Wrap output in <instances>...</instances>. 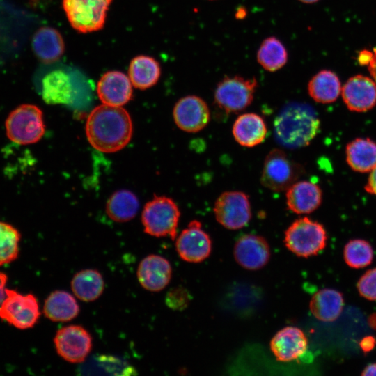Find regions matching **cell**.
I'll use <instances>...</instances> for the list:
<instances>
[{
    "label": "cell",
    "mask_w": 376,
    "mask_h": 376,
    "mask_svg": "<svg viewBox=\"0 0 376 376\" xmlns=\"http://www.w3.org/2000/svg\"><path fill=\"white\" fill-rule=\"evenodd\" d=\"M368 323L370 327L376 329V313L371 314L368 318Z\"/></svg>",
    "instance_id": "b9f144b4"
},
{
    "label": "cell",
    "mask_w": 376,
    "mask_h": 376,
    "mask_svg": "<svg viewBox=\"0 0 376 376\" xmlns=\"http://www.w3.org/2000/svg\"><path fill=\"white\" fill-rule=\"evenodd\" d=\"M286 203L289 210L298 214H308L321 204L322 193L314 182H295L286 190Z\"/></svg>",
    "instance_id": "d6986e66"
},
{
    "label": "cell",
    "mask_w": 376,
    "mask_h": 376,
    "mask_svg": "<svg viewBox=\"0 0 376 376\" xmlns=\"http://www.w3.org/2000/svg\"><path fill=\"white\" fill-rule=\"evenodd\" d=\"M161 68L159 63L148 56H138L130 64L128 77L135 88L144 90L159 80Z\"/></svg>",
    "instance_id": "4316f807"
},
{
    "label": "cell",
    "mask_w": 376,
    "mask_h": 376,
    "mask_svg": "<svg viewBox=\"0 0 376 376\" xmlns=\"http://www.w3.org/2000/svg\"><path fill=\"white\" fill-rule=\"evenodd\" d=\"M288 58L285 47L274 36L265 38L260 44L256 54L258 63L269 72H276L281 69L286 64Z\"/></svg>",
    "instance_id": "f546056e"
},
{
    "label": "cell",
    "mask_w": 376,
    "mask_h": 376,
    "mask_svg": "<svg viewBox=\"0 0 376 376\" xmlns=\"http://www.w3.org/2000/svg\"><path fill=\"white\" fill-rule=\"evenodd\" d=\"M346 161L357 172H370L376 166V143L368 138H357L345 150Z\"/></svg>",
    "instance_id": "d4e9b609"
},
{
    "label": "cell",
    "mask_w": 376,
    "mask_h": 376,
    "mask_svg": "<svg viewBox=\"0 0 376 376\" xmlns=\"http://www.w3.org/2000/svg\"><path fill=\"white\" fill-rule=\"evenodd\" d=\"M173 116L180 130L191 133L205 128L210 119L207 104L196 95H187L180 99L173 108Z\"/></svg>",
    "instance_id": "4fadbf2b"
},
{
    "label": "cell",
    "mask_w": 376,
    "mask_h": 376,
    "mask_svg": "<svg viewBox=\"0 0 376 376\" xmlns=\"http://www.w3.org/2000/svg\"><path fill=\"white\" fill-rule=\"evenodd\" d=\"M41 92L47 104H68L72 97V85L69 75L61 70L50 71L42 78Z\"/></svg>",
    "instance_id": "7402d4cb"
},
{
    "label": "cell",
    "mask_w": 376,
    "mask_h": 376,
    "mask_svg": "<svg viewBox=\"0 0 376 376\" xmlns=\"http://www.w3.org/2000/svg\"><path fill=\"white\" fill-rule=\"evenodd\" d=\"M341 95L350 110L367 111L376 104V83L369 77L357 75L345 83Z\"/></svg>",
    "instance_id": "5bb4252c"
},
{
    "label": "cell",
    "mask_w": 376,
    "mask_h": 376,
    "mask_svg": "<svg viewBox=\"0 0 376 376\" xmlns=\"http://www.w3.org/2000/svg\"><path fill=\"white\" fill-rule=\"evenodd\" d=\"M343 305L344 299L341 292L334 289L324 288L313 295L309 308L316 319L332 322L340 316Z\"/></svg>",
    "instance_id": "603a6c76"
},
{
    "label": "cell",
    "mask_w": 376,
    "mask_h": 376,
    "mask_svg": "<svg viewBox=\"0 0 376 376\" xmlns=\"http://www.w3.org/2000/svg\"><path fill=\"white\" fill-rule=\"evenodd\" d=\"M365 190L376 196V166L370 171L367 183L365 185Z\"/></svg>",
    "instance_id": "e575fe53"
},
{
    "label": "cell",
    "mask_w": 376,
    "mask_h": 376,
    "mask_svg": "<svg viewBox=\"0 0 376 376\" xmlns=\"http://www.w3.org/2000/svg\"><path fill=\"white\" fill-rule=\"evenodd\" d=\"M101 102L107 105L122 107L132 97V84L128 76L119 71L104 74L97 85Z\"/></svg>",
    "instance_id": "ac0fdd59"
},
{
    "label": "cell",
    "mask_w": 376,
    "mask_h": 376,
    "mask_svg": "<svg viewBox=\"0 0 376 376\" xmlns=\"http://www.w3.org/2000/svg\"><path fill=\"white\" fill-rule=\"evenodd\" d=\"M359 345L365 353L369 352L375 347L376 339L371 336H366L361 339Z\"/></svg>",
    "instance_id": "d590c367"
},
{
    "label": "cell",
    "mask_w": 376,
    "mask_h": 376,
    "mask_svg": "<svg viewBox=\"0 0 376 376\" xmlns=\"http://www.w3.org/2000/svg\"><path fill=\"white\" fill-rule=\"evenodd\" d=\"M327 235L323 226L304 217L295 221L285 232V246L297 256L317 255L327 244Z\"/></svg>",
    "instance_id": "3957f363"
},
{
    "label": "cell",
    "mask_w": 376,
    "mask_h": 376,
    "mask_svg": "<svg viewBox=\"0 0 376 376\" xmlns=\"http://www.w3.org/2000/svg\"><path fill=\"white\" fill-rule=\"evenodd\" d=\"M21 235L12 225L0 221V265L10 263L19 254Z\"/></svg>",
    "instance_id": "1f68e13d"
},
{
    "label": "cell",
    "mask_w": 376,
    "mask_h": 376,
    "mask_svg": "<svg viewBox=\"0 0 376 376\" xmlns=\"http://www.w3.org/2000/svg\"><path fill=\"white\" fill-rule=\"evenodd\" d=\"M6 293V297L0 305V318L20 329L33 327L40 315L36 297L7 288Z\"/></svg>",
    "instance_id": "9c48e42d"
},
{
    "label": "cell",
    "mask_w": 376,
    "mask_h": 376,
    "mask_svg": "<svg viewBox=\"0 0 376 376\" xmlns=\"http://www.w3.org/2000/svg\"><path fill=\"white\" fill-rule=\"evenodd\" d=\"M235 141L242 146L253 147L262 143L267 130L263 118L255 113H247L238 116L232 130Z\"/></svg>",
    "instance_id": "ffe728a7"
},
{
    "label": "cell",
    "mask_w": 376,
    "mask_h": 376,
    "mask_svg": "<svg viewBox=\"0 0 376 376\" xmlns=\"http://www.w3.org/2000/svg\"><path fill=\"white\" fill-rule=\"evenodd\" d=\"M343 257L346 264L355 269L369 265L373 259V250L370 243L364 240H350L343 249Z\"/></svg>",
    "instance_id": "4dcf8cb0"
},
{
    "label": "cell",
    "mask_w": 376,
    "mask_h": 376,
    "mask_svg": "<svg viewBox=\"0 0 376 376\" xmlns=\"http://www.w3.org/2000/svg\"><path fill=\"white\" fill-rule=\"evenodd\" d=\"M214 212L217 221L226 228H242L251 218L249 196L238 191L224 192L215 201Z\"/></svg>",
    "instance_id": "30bf717a"
},
{
    "label": "cell",
    "mask_w": 376,
    "mask_h": 376,
    "mask_svg": "<svg viewBox=\"0 0 376 376\" xmlns=\"http://www.w3.org/2000/svg\"><path fill=\"white\" fill-rule=\"evenodd\" d=\"M8 280L7 275L0 272V305L6 297L5 285Z\"/></svg>",
    "instance_id": "74e56055"
},
{
    "label": "cell",
    "mask_w": 376,
    "mask_h": 376,
    "mask_svg": "<svg viewBox=\"0 0 376 376\" xmlns=\"http://www.w3.org/2000/svg\"><path fill=\"white\" fill-rule=\"evenodd\" d=\"M373 55L371 61L367 65L371 78L376 83V49H373Z\"/></svg>",
    "instance_id": "f35d334b"
},
{
    "label": "cell",
    "mask_w": 376,
    "mask_h": 376,
    "mask_svg": "<svg viewBox=\"0 0 376 376\" xmlns=\"http://www.w3.org/2000/svg\"><path fill=\"white\" fill-rule=\"evenodd\" d=\"M80 308L75 298L64 290L52 292L45 299L43 313L53 322H68L75 318Z\"/></svg>",
    "instance_id": "cb8c5ba5"
},
{
    "label": "cell",
    "mask_w": 376,
    "mask_h": 376,
    "mask_svg": "<svg viewBox=\"0 0 376 376\" xmlns=\"http://www.w3.org/2000/svg\"><path fill=\"white\" fill-rule=\"evenodd\" d=\"M74 295L84 301H93L102 294L104 282L102 274L95 269H84L76 273L71 280Z\"/></svg>",
    "instance_id": "83f0119b"
},
{
    "label": "cell",
    "mask_w": 376,
    "mask_h": 376,
    "mask_svg": "<svg viewBox=\"0 0 376 376\" xmlns=\"http://www.w3.org/2000/svg\"><path fill=\"white\" fill-rule=\"evenodd\" d=\"M32 48L39 59L50 63L61 58L64 52L65 44L61 34L56 29L43 26L34 33Z\"/></svg>",
    "instance_id": "44dd1931"
},
{
    "label": "cell",
    "mask_w": 376,
    "mask_h": 376,
    "mask_svg": "<svg viewBox=\"0 0 376 376\" xmlns=\"http://www.w3.org/2000/svg\"><path fill=\"white\" fill-rule=\"evenodd\" d=\"M341 88L338 77L328 70L316 73L308 84V92L311 97L322 104L336 101L341 93Z\"/></svg>",
    "instance_id": "484cf974"
},
{
    "label": "cell",
    "mask_w": 376,
    "mask_h": 376,
    "mask_svg": "<svg viewBox=\"0 0 376 376\" xmlns=\"http://www.w3.org/2000/svg\"><path fill=\"white\" fill-rule=\"evenodd\" d=\"M6 130L8 139L16 143L28 145L38 142L45 130L42 111L33 104L19 106L8 116Z\"/></svg>",
    "instance_id": "5b68a950"
},
{
    "label": "cell",
    "mask_w": 376,
    "mask_h": 376,
    "mask_svg": "<svg viewBox=\"0 0 376 376\" xmlns=\"http://www.w3.org/2000/svg\"><path fill=\"white\" fill-rule=\"evenodd\" d=\"M139 208L137 197L132 192L123 189L111 195L107 203L109 217L116 222H125L133 219Z\"/></svg>",
    "instance_id": "f1b7e54d"
},
{
    "label": "cell",
    "mask_w": 376,
    "mask_h": 376,
    "mask_svg": "<svg viewBox=\"0 0 376 376\" xmlns=\"http://www.w3.org/2000/svg\"><path fill=\"white\" fill-rule=\"evenodd\" d=\"M299 1L304 3H313L318 2L319 0H299Z\"/></svg>",
    "instance_id": "7bdbcfd3"
},
{
    "label": "cell",
    "mask_w": 376,
    "mask_h": 376,
    "mask_svg": "<svg viewBox=\"0 0 376 376\" xmlns=\"http://www.w3.org/2000/svg\"><path fill=\"white\" fill-rule=\"evenodd\" d=\"M136 275L141 285L150 292H159L169 283L172 268L165 258L151 254L139 263Z\"/></svg>",
    "instance_id": "2e32d148"
},
{
    "label": "cell",
    "mask_w": 376,
    "mask_h": 376,
    "mask_svg": "<svg viewBox=\"0 0 376 376\" xmlns=\"http://www.w3.org/2000/svg\"><path fill=\"white\" fill-rule=\"evenodd\" d=\"M175 249L183 260L200 263L210 256L212 241L208 234L202 229L201 223L194 220L177 237Z\"/></svg>",
    "instance_id": "7c38bea8"
},
{
    "label": "cell",
    "mask_w": 376,
    "mask_h": 376,
    "mask_svg": "<svg viewBox=\"0 0 376 376\" xmlns=\"http://www.w3.org/2000/svg\"><path fill=\"white\" fill-rule=\"evenodd\" d=\"M54 343L58 354L74 363L84 361L92 349L91 334L79 325H70L59 329Z\"/></svg>",
    "instance_id": "8fae6325"
},
{
    "label": "cell",
    "mask_w": 376,
    "mask_h": 376,
    "mask_svg": "<svg viewBox=\"0 0 376 376\" xmlns=\"http://www.w3.org/2000/svg\"><path fill=\"white\" fill-rule=\"evenodd\" d=\"M301 172V166L290 159L284 151L273 149L265 159L260 182L272 191H285L295 182Z\"/></svg>",
    "instance_id": "ba28073f"
},
{
    "label": "cell",
    "mask_w": 376,
    "mask_h": 376,
    "mask_svg": "<svg viewBox=\"0 0 376 376\" xmlns=\"http://www.w3.org/2000/svg\"><path fill=\"white\" fill-rule=\"evenodd\" d=\"M361 375H370V376H375L376 375V363H370L365 368L363 369Z\"/></svg>",
    "instance_id": "ab89813d"
},
{
    "label": "cell",
    "mask_w": 376,
    "mask_h": 376,
    "mask_svg": "<svg viewBox=\"0 0 376 376\" xmlns=\"http://www.w3.org/2000/svg\"><path fill=\"white\" fill-rule=\"evenodd\" d=\"M320 130V120L314 109L304 103L286 105L274 120L276 141L288 148L304 147Z\"/></svg>",
    "instance_id": "7a4b0ae2"
},
{
    "label": "cell",
    "mask_w": 376,
    "mask_h": 376,
    "mask_svg": "<svg viewBox=\"0 0 376 376\" xmlns=\"http://www.w3.org/2000/svg\"><path fill=\"white\" fill-rule=\"evenodd\" d=\"M246 15V10L244 8H239L235 13V17L237 19H243Z\"/></svg>",
    "instance_id": "60d3db41"
},
{
    "label": "cell",
    "mask_w": 376,
    "mask_h": 376,
    "mask_svg": "<svg viewBox=\"0 0 376 376\" xmlns=\"http://www.w3.org/2000/svg\"><path fill=\"white\" fill-rule=\"evenodd\" d=\"M112 0H63L68 22L76 31L86 33L102 29Z\"/></svg>",
    "instance_id": "52a82bcc"
},
{
    "label": "cell",
    "mask_w": 376,
    "mask_h": 376,
    "mask_svg": "<svg viewBox=\"0 0 376 376\" xmlns=\"http://www.w3.org/2000/svg\"><path fill=\"white\" fill-rule=\"evenodd\" d=\"M257 86L255 77L226 76L216 87L214 102L227 114L241 111L251 104Z\"/></svg>",
    "instance_id": "8992f818"
},
{
    "label": "cell",
    "mask_w": 376,
    "mask_h": 376,
    "mask_svg": "<svg viewBox=\"0 0 376 376\" xmlns=\"http://www.w3.org/2000/svg\"><path fill=\"white\" fill-rule=\"evenodd\" d=\"M357 288L363 298L376 300V267L366 271L359 279Z\"/></svg>",
    "instance_id": "d6a6232c"
},
{
    "label": "cell",
    "mask_w": 376,
    "mask_h": 376,
    "mask_svg": "<svg viewBox=\"0 0 376 376\" xmlns=\"http://www.w3.org/2000/svg\"><path fill=\"white\" fill-rule=\"evenodd\" d=\"M234 257L243 268L257 270L268 263L270 257L269 246L262 236L244 235L235 244Z\"/></svg>",
    "instance_id": "9a60e30c"
},
{
    "label": "cell",
    "mask_w": 376,
    "mask_h": 376,
    "mask_svg": "<svg viewBox=\"0 0 376 376\" xmlns=\"http://www.w3.org/2000/svg\"><path fill=\"white\" fill-rule=\"evenodd\" d=\"M308 339L301 329L288 326L279 331L270 341V349L278 361L289 362L303 355Z\"/></svg>",
    "instance_id": "e0dca14e"
},
{
    "label": "cell",
    "mask_w": 376,
    "mask_h": 376,
    "mask_svg": "<svg viewBox=\"0 0 376 376\" xmlns=\"http://www.w3.org/2000/svg\"><path fill=\"white\" fill-rule=\"evenodd\" d=\"M180 216L179 208L171 198L155 196L145 205L142 212L144 232L157 237H170L174 240Z\"/></svg>",
    "instance_id": "277c9868"
},
{
    "label": "cell",
    "mask_w": 376,
    "mask_h": 376,
    "mask_svg": "<svg viewBox=\"0 0 376 376\" xmlns=\"http://www.w3.org/2000/svg\"><path fill=\"white\" fill-rule=\"evenodd\" d=\"M132 132L130 114L122 107L99 105L91 112L86 123V137L91 145L106 153L125 147Z\"/></svg>",
    "instance_id": "6da1fadb"
},
{
    "label": "cell",
    "mask_w": 376,
    "mask_h": 376,
    "mask_svg": "<svg viewBox=\"0 0 376 376\" xmlns=\"http://www.w3.org/2000/svg\"><path fill=\"white\" fill-rule=\"evenodd\" d=\"M373 52L368 50H363L359 52L358 61L360 65H368L373 58Z\"/></svg>",
    "instance_id": "8d00e7d4"
},
{
    "label": "cell",
    "mask_w": 376,
    "mask_h": 376,
    "mask_svg": "<svg viewBox=\"0 0 376 376\" xmlns=\"http://www.w3.org/2000/svg\"><path fill=\"white\" fill-rule=\"evenodd\" d=\"M189 301L187 292L182 288L171 290L166 295V303L171 308L178 310L187 306Z\"/></svg>",
    "instance_id": "836d02e7"
}]
</instances>
